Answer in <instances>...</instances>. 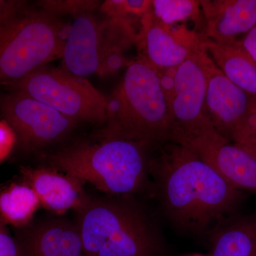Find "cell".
Wrapping results in <instances>:
<instances>
[{"instance_id":"obj_1","label":"cell","mask_w":256,"mask_h":256,"mask_svg":"<svg viewBox=\"0 0 256 256\" xmlns=\"http://www.w3.org/2000/svg\"><path fill=\"white\" fill-rule=\"evenodd\" d=\"M150 171L165 215L183 232H205L233 214L245 197L194 152L176 143L151 160Z\"/></svg>"},{"instance_id":"obj_2","label":"cell","mask_w":256,"mask_h":256,"mask_svg":"<svg viewBox=\"0 0 256 256\" xmlns=\"http://www.w3.org/2000/svg\"><path fill=\"white\" fill-rule=\"evenodd\" d=\"M107 120L99 137L121 138L146 149L171 142L168 104L158 72L138 56L108 98Z\"/></svg>"},{"instance_id":"obj_3","label":"cell","mask_w":256,"mask_h":256,"mask_svg":"<svg viewBox=\"0 0 256 256\" xmlns=\"http://www.w3.org/2000/svg\"><path fill=\"white\" fill-rule=\"evenodd\" d=\"M99 138L97 142L76 143L52 154V168L110 196L132 197L142 192L151 175L148 150L121 138Z\"/></svg>"},{"instance_id":"obj_4","label":"cell","mask_w":256,"mask_h":256,"mask_svg":"<svg viewBox=\"0 0 256 256\" xmlns=\"http://www.w3.org/2000/svg\"><path fill=\"white\" fill-rule=\"evenodd\" d=\"M77 214L84 256H161L156 226L130 197H90Z\"/></svg>"},{"instance_id":"obj_5","label":"cell","mask_w":256,"mask_h":256,"mask_svg":"<svg viewBox=\"0 0 256 256\" xmlns=\"http://www.w3.org/2000/svg\"><path fill=\"white\" fill-rule=\"evenodd\" d=\"M65 26L54 15L22 4L0 15V86L62 58Z\"/></svg>"},{"instance_id":"obj_6","label":"cell","mask_w":256,"mask_h":256,"mask_svg":"<svg viewBox=\"0 0 256 256\" xmlns=\"http://www.w3.org/2000/svg\"><path fill=\"white\" fill-rule=\"evenodd\" d=\"M8 88L46 104L77 122L105 124L107 120V98L87 78L62 68L38 67Z\"/></svg>"},{"instance_id":"obj_7","label":"cell","mask_w":256,"mask_h":256,"mask_svg":"<svg viewBox=\"0 0 256 256\" xmlns=\"http://www.w3.org/2000/svg\"><path fill=\"white\" fill-rule=\"evenodd\" d=\"M206 56L204 48L176 68L174 95L168 105L172 142L183 144L215 131L205 112Z\"/></svg>"},{"instance_id":"obj_8","label":"cell","mask_w":256,"mask_h":256,"mask_svg":"<svg viewBox=\"0 0 256 256\" xmlns=\"http://www.w3.org/2000/svg\"><path fill=\"white\" fill-rule=\"evenodd\" d=\"M205 112L220 136L242 148L256 132V97L230 82L207 54Z\"/></svg>"},{"instance_id":"obj_9","label":"cell","mask_w":256,"mask_h":256,"mask_svg":"<svg viewBox=\"0 0 256 256\" xmlns=\"http://www.w3.org/2000/svg\"><path fill=\"white\" fill-rule=\"evenodd\" d=\"M0 114L14 130L16 146L28 152L63 140L78 124L46 104L12 90L0 96Z\"/></svg>"},{"instance_id":"obj_10","label":"cell","mask_w":256,"mask_h":256,"mask_svg":"<svg viewBox=\"0 0 256 256\" xmlns=\"http://www.w3.org/2000/svg\"><path fill=\"white\" fill-rule=\"evenodd\" d=\"M140 23L136 42L138 56L156 70L176 68L204 50L202 34L188 30L184 24L176 28L162 24L150 10Z\"/></svg>"},{"instance_id":"obj_11","label":"cell","mask_w":256,"mask_h":256,"mask_svg":"<svg viewBox=\"0 0 256 256\" xmlns=\"http://www.w3.org/2000/svg\"><path fill=\"white\" fill-rule=\"evenodd\" d=\"M182 146L210 164L230 186L256 196V158L245 150L229 142L216 131Z\"/></svg>"},{"instance_id":"obj_12","label":"cell","mask_w":256,"mask_h":256,"mask_svg":"<svg viewBox=\"0 0 256 256\" xmlns=\"http://www.w3.org/2000/svg\"><path fill=\"white\" fill-rule=\"evenodd\" d=\"M18 230L15 238L22 256H84L76 223L50 218Z\"/></svg>"},{"instance_id":"obj_13","label":"cell","mask_w":256,"mask_h":256,"mask_svg":"<svg viewBox=\"0 0 256 256\" xmlns=\"http://www.w3.org/2000/svg\"><path fill=\"white\" fill-rule=\"evenodd\" d=\"M102 50V21L92 12L78 15L67 34L60 68L86 78L98 74Z\"/></svg>"},{"instance_id":"obj_14","label":"cell","mask_w":256,"mask_h":256,"mask_svg":"<svg viewBox=\"0 0 256 256\" xmlns=\"http://www.w3.org/2000/svg\"><path fill=\"white\" fill-rule=\"evenodd\" d=\"M21 173L24 182L36 194L41 206L56 215L70 210L78 212L90 198L82 182L54 168L22 166Z\"/></svg>"},{"instance_id":"obj_15","label":"cell","mask_w":256,"mask_h":256,"mask_svg":"<svg viewBox=\"0 0 256 256\" xmlns=\"http://www.w3.org/2000/svg\"><path fill=\"white\" fill-rule=\"evenodd\" d=\"M202 34L218 43L238 41L256 25V0H200Z\"/></svg>"},{"instance_id":"obj_16","label":"cell","mask_w":256,"mask_h":256,"mask_svg":"<svg viewBox=\"0 0 256 256\" xmlns=\"http://www.w3.org/2000/svg\"><path fill=\"white\" fill-rule=\"evenodd\" d=\"M210 232V256H256V214L224 218Z\"/></svg>"},{"instance_id":"obj_17","label":"cell","mask_w":256,"mask_h":256,"mask_svg":"<svg viewBox=\"0 0 256 256\" xmlns=\"http://www.w3.org/2000/svg\"><path fill=\"white\" fill-rule=\"evenodd\" d=\"M202 43L220 72L236 86L256 97V64L240 42L218 43L203 35Z\"/></svg>"},{"instance_id":"obj_18","label":"cell","mask_w":256,"mask_h":256,"mask_svg":"<svg viewBox=\"0 0 256 256\" xmlns=\"http://www.w3.org/2000/svg\"><path fill=\"white\" fill-rule=\"evenodd\" d=\"M102 60L98 75L106 76L126 66L124 52L137 42L131 18H107L102 21Z\"/></svg>"},{"instance_id":"obj_19","label":"cell","mask_w":256,"mask_h":256,"mask_svg":"<svg viewBox=\"0 0 256 256\" xmlns=\"http://www.w3.org/2000/svg\"><path fill=\"white\" fill-rule=\"evenodd\" d=\"M40 206L36 194L24 182L0 188V217L8 226L18 229L28 226Z\"/></svg>"},{"instance_id":"obj_20","label":"cell","mask_w":256,"mask_h":256,"mask_svg":"<svg viewBox=\"0 0 256 256\" xmlns=\"http://www.w3.org/2000/svg\"><path fill=\"white\" fill-rule=\"evenodd\" d=\"M151 12L158 22L168 26L192 20L202 34L204 18L197 0H153Z\"/></svg>"},{"instance_id":"obj_21","label":"cell","mask_w":256,"mask_h":256,"mask_svg":"<svg viewBox=\"0 0 256 256\" xmlns=\"http://www.w3.org/2000/svg\"><path fill=\"white\" fill-rule=\"evenodd\" d=\"M151 2L150 0H106L99 9L108 18H142L150 10Z\"/></svg>"},{"instance_id":"obj_22","label":"cell","mask_w":256,"mask_h":256,"mask_svg":"<svg viewBox=\"0 0 256 256\" xmlns=\"http://www.w3.org/2000/svg\"><path fill=\"white\" fill-rule=\"evenodd\" d=\"M100 1L96 0H42L37 4L50 14L74 15V16L92 12L99 9Z\"/></svg>"},{"instance_id":"obj_23","label":"cell","mask_w":256,"mask_h":256,"mask_svg":"<svg viewBox=\"0 0 256 256\" xmlns=\"http://www.w3.org/2000/svg\"><path fill=\"white\" fill-rule=\"evenodd\" d=\"M16 134L5 120H0V165L9 158L16 146Z\"/></svg>"},{"instance_id":"obj_24","label":"cell","mask_w":256,"mask_h":256,"mask_svg":"<svg viewBox=\"0 0 256 256\" xmlns=\"http://www.w3.org/2000/svg\"><path fill=\"white\" fill-rule=\"evenodd\" d=\"M0 256H22L15 237L0 217Z\"/></svg>"},{"instance_id":"obj_25","label":"cell","mask_w":256,"mask_h":256,"mask_svg":"<svg viewBox=\"0 0 256 256\" xmlns=\"http://www.w3.org/2000/svg\"><path fill=\"white\" fill-rule=\"evenodd\" d=\"M238 41L242 48L256 64V25Z\"/></svg>"},{"instance_id":"obj_26","label":"cell","mask_w":256,"mask_h":256,"mask_svg":"<svg viewBox=\"0 0 256 256\" xmlns=\"http://www.w3.org/2000/svg\"><path fill=\"white\" fill-rule=\"evenodd\" d=\"M24 2L20 0H0V15L18 8Z\"/></svg>"},{"instance_id":"obj_27","label":"cell","mask_w":256,"mask_h":256,"mask_svg":"<svg viewBox=\"0 0 256 256\" xmlns=\"http://www.w3.org/2000/svg\"><path fill=\"white\" fill-rule=\"evenodd\" d=\"M242 148L256 158V132L250 140Z\"/></svg>"},{"instance_id":"obj_28","label":"cell","mask_w":256,"mask_h":256,"mask_svg":"<svg viewBox=\"0 0 256 256\" xmlns=\"http://www.w3.org/2000/svg\"><path fill=\"white\" fill-rule=\"evenodd\" d=\"M188 256H204L201 255V254H194V255H190Z\"/></svg>"}]
</instances>
